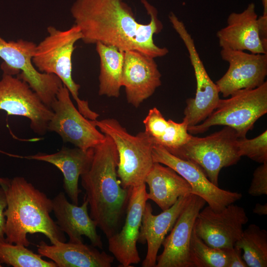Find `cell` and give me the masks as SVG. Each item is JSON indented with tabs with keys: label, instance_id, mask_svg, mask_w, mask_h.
<instances>
[{
	"label": "cell",
	"instance_id": "7",
	"mask_svg": "<svg viewBox=\"0 0 267 267\" xmlns=\"http://www.w3.org/2000/svg\"><path fill=\"white\" fill-rule=\"evenodd\" d=\"M238 138L235 130L224 126L204 137L191 135L186 143L171 154L199 166L210 181L219 186L221 169L236 164L240 159Z\"/></svg>",
	"mask_w": 267,
	"mask_h": 267
},
{
	"label": "cell",
	"instance_id": "27",
	"mask_svg": "<svg viewBox=\"0 0 267 267\" xmlns=\"http://www.w3.org/2000/svg\"><path fill=\"white\" fill-rule=\"evenodd\" d=\"M25 246L0 241V262L13 267H57L52 261H46Z\"/></svg>",
	"mask_w": 267,
	"mask_h": 267
},
{
	"label": "cell",
	"instance_id": "36",
	"mask_svg": "<svg viewBox=\"0 0 267 267\" xmlns=\"http://www.w3.org/2000/svg\"><path fill=\"white\" fill-rule=\"evenodd\" d=\"M1 263H0V267H2V266H1Z\"/></svg>",
	"mask_w": 267,
	"mask_h": 267
},
{
	"label": "cell",
	"instance_id": "33",
	"mask_svg": "<svg viewBox=\"0 0 267 267\" xmlns=\"http://www.w3.org/2000/svg\"><path fill=\"white\" fill-rule=\"evenodd\" d=\"M254 214L259 216H264L267 215V204H261L257 203L253 210Z\"/></svg>",
	"mask_w": 267,
	"mask_h": 267
},
{
	"label": "cell",
	"instance_id": "1",
	"mask_svg": "<svg viewBox=\"0 0 267 267\" xmlns=\"http://www.w3.org/2000/svg\"><path fill=\"white\" fill-rule=\"evenodd\" d=\"M141 2L150 17L148 24L137 22L132 9L123 0H76L70 11L86 44L101 42L154 58L164 56L168 49L157 46L153 40L154 35L163 29L157 10L146 0Z\"/></svg>",
	"mask_w": 267,
	"mask_h": 267
},
{
	"label": "cell",
	"instance_id": "24",
	"mask_svg": "<svg viewBox=\"0 0 267 267\" xmlns=\"http://www.w3.org/2000/svg\"><path fill=\"white\" fill-rule=\"evenodd\" d=\"M143 123L144 132L153 143L164 147L171 153L186 143L191 135L185 121L178 123L166 120L156 107L149 110Z\"/></svg>",
	"mask_w": 267,
	"mask_h": 267
},
{
	"label": "cell",
	"instance_id": "30",
	"mask_svg": "<svg viewBox=\"0 0 267 267\" xmlns=\"http://www.w3.org/2000/svg\"><path fill=\"white\" fill-rule=\"evenodd\" d=\"M248 194L254 196L267 194V162L254 171Z\"/></svg>",
	"mask_w": 267,
	"mask_h": 267
},
{
	"label": "cell",
	"instance_id": "5",
	"mask_svg": "<svg viewBox=\"0 0 267 267\" xmlns=\"http://www.w3.org/2000/svg\"><path fill=\"white\" fill-rule=\"evenodd\" d=\"M92 122L116 145L119 157L117 172L122 187L130 188L145 183V178L154 163L153 143L145 132L132 135L114 118Z\"/></svg>",
	"mask_w": 267,
	"mask_h": 267
},
{
	"label": "cell",
	"instance_id": "2",
	"mask_svg": "<svg viewBox=\"0 0 267 267\" xmlns=\"http://www.w3.org/2000/svg\"><path fill=\"white\" fill-rule=\"evenodd\" d=\"M105 135L104 140L93 148L91 163L80 177L89 216L108 239L120 230L130 188L121 185L117 172V148L112 139Z\"/></svg>",
	"mask_w": 267,
	"mask_h": 267
},
{
	"label": "cell",
	"instance_id": "13",
	"mask_svg": "<svg viewBox=\"0 0 267 267\" xmlns=\"http://www.w3.org/2000/svg\"><path fill=\"white\" fill-rule=\"evenodd\" d=\"M152 157L154 162L172 168L183 178L190 185L192 194L202 198L215 211H220L242 197L240 193L215 185L199 166L174 155L160 145L153 144Z\"/></svg>",
	"mask_w": 267,
	"mask_h": 267
},
{
	"label": "cell",
	"instance_id": "31",
	"mask_svg": "<svg viewBox=\"0 0 267 267\" xmlns=\"http://www.w3.org/2000/svg\"><path fill=\"white\" fill-rule=\"evenodd\" d=\"M227 267H247L242 256V249L234 246L227 248Z\"/></svg>",
	"mask_w": 267,
	"mask_h": 267
},
{
	"label": "cell",
	"instance_id": "32",
	"mask_svg": "<svg viewBox=\"0 0 267 267\" xmlns=\"http://www.w3.org/2000/svg\"><path fill=\"white\" fill-rule=\"evenodd\" d=\"M7 206V201L5 190L4 188L0 187V241L5 240V227L6 219L4 215V211Z\"/></svg>",
	"mask_w": 267,
	"mask_h": 267
},
{
	"label": "cell",
	"instance_id": "20",
	"mask_svg": "<svg viewBox=\"0 0 267 267\" xmlns=\"http://www.w3.org/2000/svg\"><path fill=\"white\" fill-rule=\"evenodd\" d=\"M190 194L180 197L172 206L157 215L153 214L151 204L146 202L137 240L140 243L147 244V253L142 267H155L157 254L165 236L188 203Z\"/></svg>",
	"mask_w": 267,
	"mask_h": 267
},
{
	"label": "cell",
	"instance_id": "8",
	"mask_svg": "<svg viewBox=\"0 0 267 267\" xmlns=\"http://www.w3.org/2000/svg\"><path fill=\"white\" fill-rule=\"evenodd\" d=\"M37 44L19 39L6 41L0 36V57L3 74L17 77L28 84L47 106L50 108L63 85L55 75L39 72L32 62Z\"/></svg>",
	"mask_w": 267,
	"mask_h": 267
},
{
	"label": "cell",
	"instance_id": "34",
	"mask_svg": "<svg viewBox=\"0 0 267 267\" xmlns=\"http://www.w3.org/2000/svg\"><path fill=\"white\" fill-rule=\"evenodd\" d=\"M10 179L7 178H2L0 177V185L5 189L8 186Z\"/></svg>",
	"mask_w": 267,
	"mask_h": 267
},
{
	"label": "cell",
	"instance_id": "4",
	"mask_svg": "<svg viewBox=\"0 0 267 267\" xmlns=\"http://www.w3.org/2000/svg\"><path fill=\"white\" fill-rule=\"evenodd\" d=\"M47 31L48 35L36 45L32 58L34 66L41 73L57 76L76 101L79 112L88 119L97 120L99 115L89 108L87 101L80 98V85L75 82L72 76L74 45L82 38L80 28L74 24L62 31L49 26Z\"/></svg>",
	"mask_w": 267,
	"mask_h": 267
},
{
	"label": "cell",
	"instance_id": "10",
	"mask_svg": "<svg viewBox=\"0 0 267 267\" xmlns=\"http://www.w3.org/2000/svg\"><path fill=\"white\" fill-rule=\"evenodd\" d=\"M0 110L9 115L28 118L32 131L42 135L48 131V125L53 114L27 83L5 74L0 80Z\"/></svg>",
	"mask_w": 267,
	"mask_h": 267
},
{
	"label": "cell",
	"instance_id": "6",
	"mask_svg": "<svg viewBox=\"0 0 267 267\" xmlns=\"http://www.w3.org/2000/svg\"><path fill=\"white\" fill-rule=\"evenodd\" d=\"M230 96L220 99L212 113L202 123L188 127V132L198 134L222 125L235 130L238 138L246 137L255 122L267 113V82L255 89L238 90Z\"/></svg>",
	"mask_w": 267,
	"mask_h": 267
},
{
	"label": "cell",
	"instance_id": "25",
	"mask_svg": "<svg viewBox=\"0 0 267 267\" xmlns=\"http://www.w3.org/2000/svg\"><path fill=\"white\" fill-rule=\"evenodd\" d=\"M95 44L100 59L98 94L118 98L122 87L125 51L101 42Z\"/></svg>",
	"mask_w": 267,
	"mask_h": 267
},
{
	"label": "cell",
	"instance_id": "22",
	"mask_svg": "<svg viewBox=\"0 0 267 267\" xmlns=\"http://www.w3.org/2000/svg\"><path fill=\"white\" fill-rule=\"evenodd\" d=\"M38 253L54 262L57 267H110L114 257L95 247L65 242L49 245L41 241Z\"/></svg>",
	"mask_w": 267,
	"mask_h": 267
},
{
	"label": "cell",
	"instance_id": "35",
	"mask_svg": "<svg viewBox=\"0 0 267 267\" xmlns=\"http://www.w3.org/2000/svg\"><path fill=\"white\" fill-rule=\"evenodd\" d=\"M263 6V16L267 17V0H260Z\"/></svg>",
	"mask_w": 267,
	"mask_h": 267
},
{
	"label": "cell",
	"instance_id": "14",
	"mask_svg": "<svg viewBox=\"0 0 267 267\" xmlns=\"http://www.w3.org/2000/svg\"><path fill=\"white\" fill-rule=\"evenodd\" d=\"M220 54L222 58L229 64L226 73L216 82L224 97L240 89L258 88L265 82L267 53H248L222 48Z\"/></svg>",
	"mask_w": 267,
	"mask_h": 267
},
{
	"label": "cell",
	"instance_id": "21",
	"mask_svg": "<svg viewBox=\"0 0 267 267\" xmlns=\"http://www.w3.org/2000/svg\"><path fill=\"white\" fill-rule=\"evenodd\" d=\"M93 148L83 150L76 147L73 148L63 147L54 153H38L24 157L46 162L57 167L63 175V188L72 203L78 205L79 196L82 192L78 186L79 179L91 163Z\"/></svg>",
	"mask_w": 267,
	"mask_h": 267
},
{
	"label": "cell",
	"instance_id": "3",
	"mask_svg": "<svg viewBox=\"0 0 267 267\" xmlns=\"http://www.w3.org/2000/svg\"><path fill=\"white\" fill-rule=\"evenodd\" d=\"M5 190V241L27 247L30 244L27 234L37 233L44 235L51 244L66 241L64 232L50 216L52 200L45 194L21 177L10 179Z\"/></svg>",
	"mask_w": 267,
	"mask_h": 267
},
{
	"label": "cell",
	"instance_id": "23",
	"mask_svg": "<svg viewBox=\"0 0 267 267\" xmlns=\"http://www.w3.org/2000/svg\"><path fill=\"white\" fill-rule=\"evenodd\" d=\"M145 183L149 187L148 199L162 211L172 206L181 196L192 194L189 183L172 168L154 162Z\"/></svg>",
	"mask_w": 267,
	"mask_h": 267
},
{
	"label": "cell",
	"instance_id": "12",
	"mask_svg": "<svg viewBox=\"0 0 267 267\" xmlns=\"http://www.w3.org/2000/svg\"><path fill=\"white\" fill-rule=\"evenodd\" d=\"M173 27L184 43L188 52L196 81V91L194 98H188L184 110L185 121L189 127L204 121L216 109L220 100L219 91L208 75L195 47L193 39L183 23L175 21Z\"/></svg>",
	"mask_w": 267,
	"mask_h": 267
},
{
	"label": "cell",
	"instance_id": "19",
	"mask_svg": "<svg viewBox=\"0 0 267 267\" xmlns=\"http://www.w3.org/2000/svg\"><path fill=\"white\" fill-rule=\"evenodd\" d=\"M258 18L253 2L241 12L230 13L227 25L217 33L221 48L248 50L254 54L267 53V47L260 37Z\"/></svg>",
	"mask_w": 267,
	"mask_h": 267
},
{
	"label": "cell",
	"instance_id": "15",
	"mask_svg": "<svg viewBox=\"0 0 267 267\" xmlns=\"http://www.w3.org/2000/svg\"><path fill=\"white\" fill-rule=\"evenodd\" d=\"M148 200L145 183L130 188L124 224L121 230L108 238L109 251L121 267H131L140 262L136 243Z\"/></svg>",
	"mask_w": 267,
	"mask_h": 267
},
{
	"label": "cell",
	"instance_id": "28",
	"mask_svg": "<svg viewBox=\"0 0 267 267\" xmlns=\"http://www.w3.org/2000/svg\"><path fill=\"white\" fill-rule=\"evenodd\" d=\"M189 257L193 267H227L226 249L212 247L192 231L189 245Z\"/></svg>",
	"mask_w": 267,
	"mask_h": 267
},
{
	"label": "cell",
	"instance_id": "17",
	"mask_svg": "<svg viewBox=\"0 0 267 267\" xmlns=\"http://www.w3.org/2000/svg\"><path fill=\"white\" fill-rule=\"evenodd\" d=\"M154 58L136 50L125 51L122 86L128 102L137 108L161 85Z\"/></svg>",
	"mask_w": 267,
	"mask_h": 267
},
{
	"label": "cell",
	"instance_id": "9",
	"mask_svg": "<svg viewBox=\"0 0 267 267\" xmlns=\"http://www.w3.org/2000/svg\"><path fill=\"white\" fill-rule=\"evenodd\" d=\"M50 108L53 114L47 130L58 134L63 142L88 150L104 140L105 135L97 129L92 120L84 117L74 106L64 85L59 89Z\"/></svg>",
	"mask_w": 267,
	"mask_h": 267
},
{
	"label": "cell",
	"instance_id": "11",
	"mask_svg": "<svg viewBox=\"0 0 267 267\" xmlns=\"http://www.w3.org/2000/svg\"><path fill=\"white\" fill-rule=\"evenodd\" d=\"M248 221L245 209L233 203L220 211L208 206L199 213L194 228L196 234L208 245L227 249L235 245Z\"/></svg>",
	"mask_w": 267,
	"mask_h": 267
},
{
	"label": "cell",
	"instance_id": "29",
	"mask_svg": "<svg viewBox=\"0 0 267 267\" xmlns=\"http://www.w3.org/2000/svg\"><path fill=\"white\" fill-rule=\"evenodd\" d=\"M237 146L241 157L246 156L261 164L267 162V130L252 139L238 138Z\"/></svg>",
	"mask_w": 267,
	"mask_h": 267
},
{
	"label": "cell",
	"instance_id": "16",
	"mask_svg": "<svg viewBox=\"0 0 267 267\" xmlns=\"http://www.w3.org/2000/svg\"><path fill=\"white\" fill-rule=\"evenodd\" d=\"M206 203L202 198L190 194L170 234L162 242L163 251L157 257L155 267H193L189 257L190 238L196 219Z\"/></svg>",
	"mask_w": 267,
	"mask_h": 267
},
{
	"label": "cell",
	"instance_id": "18",
	"mask_svg": "<svg viewBox=\"0 0 267 267\" xmlns=\"http://www.w3.org/2000/svg\"><path fill=\"white\" fill-rule=\"evenodd\" d=\"M52 202L55 222L61 230L67 234L69 242L82 243L84 235L92 246L103 248L101 236L96 231L97 224L88 213L89 204L85 197L83 204L79 206L69 202L64 193L60 192Z\"/></svg>",
	"mask_w": 267,
	"mask_h": 267
},
{
	"label": "cell",
	"instance_id": "26",
	"mask_svg": "<svg viewBox=\"0 0 267 267\" xmlns=\"http://www.w3.org/2000/svg\"><path fill=\"white\" fill-rule=\"evenodd\" d=\"M236 246L243 251L242 258L249 267H267V231L255 224L243 230Z\"/></svg>",
	"mask_w": 267,
	"mask_h": 267
}]
</instances>
